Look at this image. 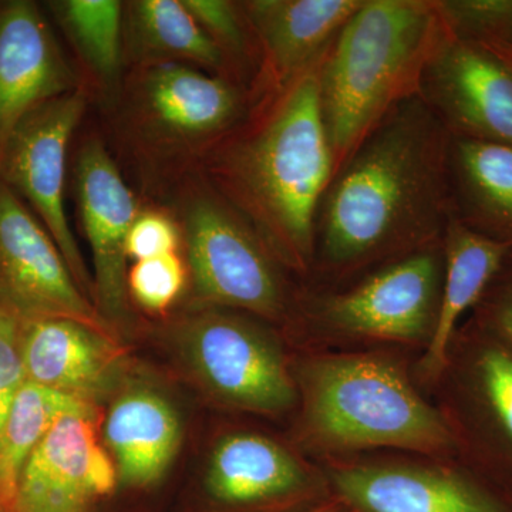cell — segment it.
I'll list each match as a JSON object with an SVG mask.
<instances>
[{"label":"cell","instance_id":"obj_1","mask_svg":"<svg viewBox=\"0 0 512 512\" xmlns=\"http://www.w3.org/2000/svg\"><path fill=\"white\" fill-rule=\"evenodd\" d=\"M451 141L420 96L394 107L330 181L316 218L315 261L342 274L440 248L456 217Z\"/></svg>","mask_w":512,"mask_h":512},{"label":"cell","instance_id":"obj_2","mask_svg":"<svg viewBox=\"0 0 512 512\" xmlns=\"http://www.w3.org/2000/svg\"><path fill=\"white\" fill-rule=\"evenodd\" d=\"M323 55L284 92L256 103L197 171L299 274L315 262L316 218L335 175L319 96Z\"/></svg>","mask_w":512,"mask_h":512},{"label":"cell","instance_id":"obj_3","mask_svg":"<svg viewBox=\"0 0 512 512\" xmlns=\"http://www.w3.org/2000/svg\"><path fill=\"white\" fill-rule=\"evenodd\" d=\"M251 87L178 63L130 67L107 104L110 140L144 200L161 204L255 106Z\"/></svg>","mask_w":512,"mask_h":512},{"label":"cell","instance_id":"obj_4","mask_svg":"<svg viewBox=\"0 0 512 512\" xmlns=\"http://www.w3.org/2000/svg\"><path fill=\"white\" fill-rule=\"evenodd\" d=\"M451 36L439 0H363L319 69L335 174L394 107L420 96L431 59Z\"/></svg>","mask_w":512,"mask_h":512},{"label":"cell","instance_id":"obj_5","mask_svg":"<svg viewBox=\"0 0 512 512\" xmlns=\"http://www.w3.org/2000/svg\"><path fill=\"white\" fill-rule=\"evenodd\" d=\"M303 426L313 443L348 451L394 447L444 453L447 421L421 399L403 370L376 355H325L302 366Z\"/></svg>","mask_w":512,"mask_h":512},{"label":"cell","instance_id":"obj_6","mask_svg":"<svg viewBox=\"0 0 512 512\" xmlns=\"http://www.w3.org/2000/svg\"><path fill=\"white\" fill-rule=\"evenodd\" d=\"M158 205L173 212L180 224L192 308L228 309L271 320L284 315L281 262L201 175L188 177Z\"/></svg>","mask_w":512,"mask_h":512},{"label":"cell","instance_id":"obj_7","mask_svg":"<svg viewBox=\"0 0 512 512\" xmlns=\"http://www.w3.org/2000/svg\"><path fill=\"white\" fill-rule=\"evenodd\" d=\"M185 365L218 402L259 414L288 412L298 397L284 353L271 333L245 316L191 308L173 325Z\"/></svg>","mask_w":512,"mask_h":512},{"label":"cell","instance_id":"obj_8","mask_svg":"<svg viewBox=\"0 0 512 512\" xmlns=\"http://www.w3.org/2000/svg\"><path fill=\"white\" fill-rule=\"evenodd\" d=\"M92 99L93 93L84 84L47 101L20 121L3 151L0 183L15 192L45 225L80 289L93 302V275L64 205L70 143Z\"/></svg>","mask_w":512,"mask_h":512},{"label":"cell","instance_id":"obj_9","mask_svg":"<svg viewBox=\"0 0 512 512\" xmlns=\"http://www.w3.org/2000/svg\"><path fill=\"white\" fill-rule=\"evenodd\" d=\"M77 211L93 261V303L111 329L133 320L127 286V239L146 201L131 190L99 134L84 136L73 160Z\"/></svg>","mask_w":512,"mask_h":512},{"label":"cell","instance_id":"obj_10","mask_svg":"<svg viewBox=\"0 0 512 512\" xmlns=\"http://www.w3.org/2000/svg\"><path fill=\"white\" fill-rule=\"evenodd\" d=\"M0 306L22 322L66 318L114 333L80 289L45 225L2 183Z\"/></svg>","mask_w":512,"mask_h":512},{"label":"cell","instance_id":"obj_11","mask_svg":"<svg viewBox=\"0 0 512 512\" xmlns=\"http://www.w3.org/2000/svg\"><path fill=\"white\" fill-rule=\"evenodd\" d=\"M443 249L392 261L349 291L318 305L319 322L349 338L427 342L439 311Z\"/></svg>","mask_w":512,"mask_h":512},{"label":"cell","instance_id":"obj_12","mask_svg":"<svg viewBox=\"0 0 512 512\" xmlns=\"http://www.w3.org/2000/svg\"><path fill=\"white\" fill-rule=\"evenodd\" d=\"M420 97L451 136L512 147V73L485 47L451 36L431 59Z\"/></svg>","mask_w":512,"mask_h":512},{"label":"cell","instance_id":"obj_13","mask_svg":"<svg viewBox=\"0 0 512 512\" xmlns=\"http://www.w3.org/2000/svg\"><path fill=\"white\" fill-rule=\"evenodd\" d=\"M42 6L0 2V161L15 128L37 107L84 86Z\"/></svg>","mask_w":512,"mask_h":512},{"label":"cell","instance_id":"obj_14","mask_svg":"<svg viewBox=\"0 0 512 512\" xmlns=\"http://www.w3.org/2000/svg\"><path fill=\"white\" fill-rule=\"evenodd\" d=\"M94 417L67 414L20 474L15 512H92L116 487V466L96 437Z\"/></svg>","mask_w":512,"mask_h":512},{"label":"cell","instance_id":"obj_15","mask_svg":"<svg viewBox=\"0 0 512 512\" xmlns=\"http://www.w3.org/2000/svg\"><path fill=\"white\" fill-rule=\"evenodd\" d=\"M363 0H245L258 52L256 103L276 96L313 66Z\"/></svg>","mask_w":512,"mask_h":512},{"label":"cell","instance_id":"obj_16","mask_svg":"<svg viewBox=\"0 0 512 512\" xmlns=\"http://www.w3.org/2000/svg\"><path fill=\"white\" fill-rule=\"evenodd\" d=\"M205 494L224 512H276L315 507L322 490L281 444L254 433L222 437L212 450Z\"/></svg>","mask_w":512,"mask_h":512},{"label":"cell","instance_id":"obj_17","mask_svg":"<svg viewBox=\"0 0 512 512\" xmlns=\"http://www.w3.org/2000/svg\"><path fill=\"white\" fill-rule=\"evenodd\" d=\"M26 382L96 407L124 383V350L110 330L79 320L22 322Z\"/></svg>","mask_w":512,"mask_h":512},{"label":"cell","instance_id":"obj_18","mask_svg":"<svg viewBox=\"0 0 512 512\" xmlns=\"http://www.w3.org/2000/svg\"><path fill=\"white\" fill-rule=\"evenodd\" d=\"M330 483L353 512H510L480 485L441 467L338 466Z\"/></svg>","mask_w":512,"mask_h":512},{"label":"cell","instance_id":"obj_19","mask_svg":"<svg viewBox=\"0 0 512 512\" xmlns=\"http://www.w3.org/2000/svg\"><path fill=\"white\" fill-rule=\"evenodd\" d=\"M104 440L119 483L147 488L165 476L183 441L174 404L153 387L128 386L114 397L104 423Z\"/></svg>","mask_w":512,"mask_h":512},{"label":"cell","instance_id":"obj_20","mask_svg":"<svg viewBox=\"0 0 512 512\" xmlns=\"http://www.w3.org/2000/svg\"><path fill=\"white\" fill-rule=\"evenodd\" d=\"M444 272L439 311L421 372L437 377L447 365L448 350L460 319L497 278L512 251V242L481 234L454 217L444 234Z\"/></svg>","mask_w":512,"mask_h":512},{"label":"cell","instance_id":"obj_21","mask_svg":"<svg viewBox=\"0 0 512 512\" xmlns=\"http://www.w3.org/2000/svg\"><path fill=\"white\" fill-rule=\"evenodd\" d=\"M123 43L126 70L147 64L178 63L244 83L220 47L192 18L183 0L124 2Z\"/></svg>","mask_w":512,"mask_h":512},{"label":"cell","instance_id":"obj_22","mask_svg":"<svg viewBox=\"0 0 512 512\" xmlns=\"http://www.w3.org/2000/svg\"><path fill=\"white\" fill-rule=\"evenodd\" d=\"M45 8L73 50L83 82L106 107L119 93L126 74L124 2L49 0Z\"/></svg>","mask_w":512,"mask_h":512},{"label":"cell","instance_id":"obj_23","mask_svg":"<svg viewBox=\"0 0 512 512\" xmlns=\"http://www.w3.org/2000/svg\"><path fill=\"white\" fill-rule=\"evenodd\" d=\"M454 204L463 202V222H480L493 238L512 242V147L453 137Z\"/></svg>","mask_w":512,"mask_h":512},{"label":"cell","instance_id":"obj_24","mask_svg":"<svg viewBox=\"0 0 512 512\" xmlns=\"http://www.w3.org/2000/svg\"><path fill=\"white\" fill-rule=\"evenodd\" d=\"M67 414L97 419L96 407L55 390L23 384L0 427V512H15L23 467L50 429Z\"/></svg>","mask_w":512,"mask_h":512},{"label":"cell","instance_id":"obj_25","mask_svg":"<svg viewBox=\"0 0 512 512\" xmlns=\"http://www.w3.org/2000/svg\"><path fill=\"white\" fill-rule=\"evenodd\" d=\"M205 35L220 47L239 80L251 87L258 69V52L241 2L183 0Z\"/></svg>","mask_w":512,"mask_h":512},{"label":"cell","instance_id":"obj_26","mask_svg":"<svg viewBox=\"0 0 512 512\" xmlns=\"http://www.w3.org/2000/svg\"><path fill=\"white\" fill-rule=\"evenodd\" d=\"M187 281V262L178 252L156 256L128 269V295L144 311L161 315L180 299Z\"/></svg>","mask_w":512,"mask_h":512},{"label":"cell","instance_id":"obj_27","mask_svg":"<svg viewBox=\"0 0 512 512\" xmlns=\"http://www.w3.org/2000/svg\"><path fill=\"white\" fill-rule=\"evenodd\" d=\"M481 399L501 436L512 448V350L504 343H490L476 362Z\"/></svg>","mask_w":512,"mask_h":512},{"label":"cell","instance_id":"obj_28","mask_svg":"<svg viewBox=\"0 0 512 512\" xmlns=\"http://www.w3.org/2000/svg\"><path fill=\"white\" fill-rule=\"evenodd\" d=\"M183 248V234L173 212L146 202L127 239V256L134 262L175 254Z\"/></svg>","mask_w":512,"mask_h":512},{"label":"cell","instance_id":"obj_29","mask_svg":"<svg viewBox=\"0 0 512 512\" xmlns=\"http://www.w3.org/2000/svg\"><path fill=\"white\" fill-rule=\"evenodd\" d=\"M25 383L22 320L0 306V427Z\"/></svg>","mask_w":512,"mask_h":512},{"label":"cell","instance_id":"obj_30","mask_svg":"<svg viewBox=\"0 0 512 512\" xmlns=\"http://www.w3.org/2000/svg\"><path fill=\"white\" fill-rule=\"evenodd\" d=\"M468 26L478 45L512 43V0H477L468 13Z\"/></svg>","mask_w":512,"mask_h":512},{"label":"cell","instance_id":"obj_31","mask_svg":"<svg viewBox=\"0 0 512 512\" xmlns=\"http://www.w3.org/2000/svg\"><path fill=\"white\" fill-rule=\"evenodd\" d=\"M485 320L512 348V272L485 305Z\"/></svg>","mask_w":512,"mask_h":512},{"label":"cell","instance_id":"obj_32","mask_svg":"<svg viewBox=\"0 0 512 512\" xmlns=\"http://www.w3.org/2000/svg\"><path fill=\"white\" fill-rule=\"evenodd\" d=\"M480 46L485 47L488 52L493 53V55L512 73V43H495V45Z\"/></svg>","mask_w":512,"mask_h":512},{"label":"cell","instance_id":"obj_33","mask_svg":"<svg viewBox=\"0 0 512 512\" xmlns=\"http://www.w3.org/2000/svg\"><path fill=\"white\" fill-rule=\"evenodd\" d=\"M303 512H353L350 510L348 505L343 503L342 500H339L338 497L326 498L323 503L315 505V507L309 508V510Z\"/></svg>","mask_w":512,"mask_h":512}]
</instances>
